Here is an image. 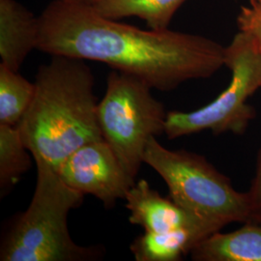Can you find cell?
<instances>
[{
  "instance_id": "cell-16",
  "label": "cell",
  "mask_w": 261,
  "mask_h": 261,
  "mask_svg": "<svg viewBox=\"0 0 261 261\" xmlns=\"http://www.w3.org/2000/svg\"><path fill=\"white\" fill-rule=\"evenodd\" d=\"M247 195L251 206V214L247 223L261 224V151L257 158L255 175Z\"/></svg>"
},
{
  "instance_id": "cell-2",
  "label": "cell",
  "mask_w": 261,
  "mask_h": 261,
  "mask_svg": "<svg viewBox=\"0 0 261 261\" xmlns=\"http://www.w3.org/2000/svg\"><path fill=\"white\" fill-rule=\"evenodd\" d=\"M50 56L38 70L34 97L17 128L34 160L57 170L75 150L103 138L90 67L83 59Z\"/></svg>"
},
{
  "instance_id": "cell-14",
  "label": "cell",
  "mask_w": 261,
  "mask_h": 261,
  "mask_svg": "<svg viewBox=\"0 0 261 261\" xmlns=\"http://www.w3.org/2000/svg\"><path fill=\"white\" fill-rule=\"evenodd\" d=\"M28 149L17 127L0 124V189L1 196L19 183L31 168Z\"/></svg>"
},
{
  "instance_id": "cell-11",
  "label": "cell",
  "mask_w": 261,
  "mask_h": 261,
  "mask_svg": "<svg viewBox=\"0 0 261 261\" xmlns=\"http://www.w3.org/2000/svg\"><path fill=\"white\" fill-rule=\"evenodd\" d=\"M203 228L185 227L163 233L144 232L130 244L137 261H178L211 235Z\"/></svg>"
},
{
  "instance_id": "cell-7",
  "label": "cell",
  "mask_w": 261,
  "mask_h": 261,
  "mask_svg": "<svg viewBox=\"0 0 261 261\" xmlns=\"http://www.w3.org/2000/svg\"><path fill=\"white\" fill-rule=\"evenodd\" d=\"M56 171L68 186L97 197L108 208L125 199L136 183L105 140L75 150Z\"/></svg>"
},
{
  "instance_id": "cell-5",
  "label": "cell",
  "mask_w": 261,
  "mask_h": 261,
  "mask_svg": "<svg viewBox=\"0 0 261 261\" xmlns=\"http://www.w3.org/2000/svg\"><path fill=\"white\" fill-rule=\"evenodd\" d=\"M140 79L112 70L97 106L99 126L122 167L136 180L152 138L165 134L168 112Z\"/></svg>"
},
{
  "instance_id": "cell-6",
  "label": "cell",
  "mask_w": 261,
  "mask_h": 261,
  "mask_svg": "<svg viewBox=\"0 0 261 261\" xmlns=\"http://www.w3.org/2000/svg\"><path fill=\"white\" fill-rule=\"evenodd\" d=\"M231 72L228 86L213 102L190 112H168L165 134L169 140L210 130L215 135L244 134L255 116L249 98L261 88V47L254 38L239 31L225 47Z\"/></svg>"
},
{
  "instance_id": "cell-15",
  "label": "cell",
  "mask_w": 261,
  "mask_h": 261,
  "mask_svg": "<svg viewBox=\"0 0 261 261\" xmlns=\"http://www.w3.org/2000/svg\"><path fill=\"white\" fill-rule=\"evenodd\" d=\"M239 31L255 39L261 47V0H250L237 17Z\"/></svg>"
},
{
  "instance_id": "cell-13",
  "label": "cell",
  "mask_w": 261,
  "mask_h": 261,
  "mask_svg": "<svg viewBox=\"0 0 261 261\" xmlns=\"http://www.w3.org/2000/svg\"><path fill=\"white\" fill-rule=\"evenodd\" d=\"M35 93V84L0 63V124L17 127Z\"/></svg>"
},
{
  "instance_id": "cell-8",
  "label": "cell",
  "mask_w": 261,
  "mask_h": 261,
  "mask_svg": "<svg viewBox=\"0 0 261 261\" xmlns=\"http://www.w3.org/2000/svg\"><path fill=\"white\" fill-rule=\"evenodd\" d=\"M125 200L130 211L129 222L142 227L144 232L163 233L185 227L203 228L210 233L221 230L218 225L189 212L170 197L161 196L143 179L130 188Z\"/></svg>"
},
{
  "instance_id": "cell-17",
  "label": "cell",
  "mask_w": 261,
  "mask_h": 261,
  "mask_svg": "<svg viewBox=\"0 0 261 261\" xmlns=\"http://www.w3.org/2000/svg\"><path fill=\"white\" fill-rule=\"evenodd\" d=\"M68 1H74V2H80V3H84V4H91V3H93L95 0H68Z\"/></svg>"
},
{
  "instance_id": "cell-4",
  "label": "cell",
  "mask_w": 261,
  "mask_h": 261,
  "mask_svg": "<svg viewBox=\"0 0 261 261\" xmlns=\"http://www.w3.org/2000/svg\"><path fill=\"white\" fill-rule=\"evenodd\" d=\"M143 163L164 179L169 197L189 212L221 229L230 223L249 221L251 206L247 193L237 192L230 180L204 157L168 149L154 137L146 145Z\"/></svg>"
},
{
  "instance_id": "cell-12",
  "label": "cell",
  "mask_w": 261,
  "mask_h": 261,
  "mask_svg": "<svg viewBox=\"0 0 261 261\" xmlns=\"http://www.w3.org/2000/svg\"><path fill=\"white\" fill-rule=\"evenodd\" d=\"M187 0H95L89 4L103 17L113 19L136 17L150 29L165 30Z\"/></svg>"
},
{
  "instance_id": "cell-9",
  "label": "cell",
  "mask_w": 261,
  "mask_h": 261,
  "mask_svg": "<svg viewBox=\"0 0 261 261\" xmlns=\"http://www.w3.org/2000/svg\"><path fill=\"white\" fill-rule=\"evenodd\" d=\"M40 19L17 0H0L1 63L19 72L25 58L37 49Z\"/></svg>"
},
{
  "instance_id": "cell-1",
  "label": "cell",
  "mask_w": 261,
  "mask_h": 261,
  "mask_svg": "<svg viewBox=\"0 0 261 261\" xmlns=\"http://www.w3.org/2000/svg\"><path fill=\"white\" fill-rule=\"evenodd\" d=\"M39 19L38 50L101 62L152 89L170 91L224 66L225 47L214 40L168 28L140 29L103 17L89 4L51 0Z\"/></svg>"
},
{
  "instance_id": "cell-3",
  "label": "cell",
  "mask_w": 261,
  "mask_h": 261,
  "mask_svg": "<svg viewBox=\"0 0 261 261\" xmlns=\"http://www.w3.org/2000/svg\"><path fill=\"white\" fill-rule=\"evenodd\" d=\"M35 163L34 195L25 212L5 234L0 260H97L103 255V249L75 244L68 228V216L83 204L85 195L68 186L47 163Z\"/></svg>"
},
{
  "instance_id": "cell-10",
  "label": "cell",
  "mask_w": 261,
  "mask_h": 261,
  "mask_svg": "<svg viewBox=\"0 0 261 261\" xmlns=\"http://www.w3.org/2000/svg\"><path fill=\"white\" fill-rule=\"evenodd\" d=\"M190 254L196 261H261V224L245 223L232 232H215Z\"/></svg>"
}]
</instances>
